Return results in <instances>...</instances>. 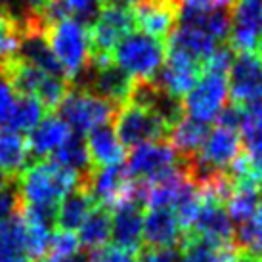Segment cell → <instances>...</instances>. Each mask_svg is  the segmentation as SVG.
I'll return each instance as SVG.
<instances>
[{"mask_svg": "<svg viewBox=\"0 0 262 262\" xmlns=\"http://www.w3.org/2000/svg\"><path fill=\"white\" fill-rule=\"evenodd\" d=\"M182 165V157L167 140L140 144L128 155L126 170L132 178L151 180Z\"/></svg>", "mask_w": 262, "mask_h": 262, "instance_id": "cell-11", "label": "cell"}, {"mask_svg": "<svg viewBox=\"0 0 262 262\" xmlns=\"http://www.w3.org/2000/svg\"><path fill=\"white\" fill-rule=\"evenodd\" d=\"M237 134L243 147V155L249 163L258 170H262V105L241 107Z\"/></svg>", "mask_w": 262, "mask_h": 262, "instance_id": "cell-20", "label": "cell"}, {"mask_svg": "<svg viewBox=\"0 0 262 262\" xmlns=\"http://www.w3.org/2000/svg\"><path fill=\"white\" fill-rule=\"evenodd\" d=\"M111 61L132 82H151L165 63V46L142 31H132L113 48Z\"/></svg>", "mask_w": 262, "mask_h": 262, "instance_id": "cell-3", "label": "cell"}, {"mask_svg": "<svg viewBox=\"0 0 262 262\" xmlns=\"http://www.w3.org/2000/svg\"><path fill=\"white\" fill-rule=\"evenodd\" d=\"M115 134L124 147H136L147 142L165 140L170 132V124L159 117L155 111L144 105L126 102L115 113Z\"/></svg>", "mask_w": 262, "mask_h": 262, "instance_id": "cell-6", "label": "cell"}, {"mask_svg": "<svg viewBox=\"0 0 262 262\" xmlns=\"http://www.w3.org/2000/svg\"><path fill=\"white\" fill-rule=\"evenodd\" d=\"M27 140L19 132L0 126V170H4L10 178H17L27 167Z\"/></svg>", "mask_w": 262, "mask_h": 262, "instance_id": "cell-24", "label": "cell"}, {"mask_svg": "<svg viewBox=\"0 0 262 262\" xmlns=\"http://www.w3.org/2000/svg\"><path fill=\"white\" fill-rule=\"evenodd\" d=\"M44 37L67 80H77L92 66V44L84 23L66 17L44 27Z\"/></svg>", "mask_w": 262, "mask_h": 262, "instance_id": "cell-2", "label": "cell"}, {"mask_svg": "<svg viewBox=\"0 0 262 262\" xmlns=\"http://www.w3.org/2000/svg\"><path fill=\"white\" fill-rule=\"evenodd\" d=\"M92 262H136V256L130 251H124L115 245H105L98 249L94 253H90Z\"/></svg>", "mask_w": 262, "mask_h": 262, "instance_id": "cell-35", "label": "cell"}, {"mask_svg": "<svg viewBox=\"0 0 262 262\" xmlns=\"http://www.w3.org/2000/svg\"><path fill=\"white\" fill-rule=\"evenodd\" d=\"M167 44L168 46L165 48V54L189 59L197 66H201V69H203L205 61L212 56V52L220 46V42H216L211 35H207L197 25L180 21V19L172 33L168 35Z\"/></svg>", "mask_w": 262, "mask_h": 262, "instance_id": "cell-13", "label": "cell"}, {"mask_svg": "<svg viewBox=\"0 0 262 262\" xmlns=\"http://www.w3.org/2000/svg\"><path fill=\"white\" fill-rule=\"evenodd\" d=\"M63 262H92V258H90V253H88V251H82V249H80L79 253H75L73 256L66 258Z\"/></svg>", "mask_w": 262, "mask_h": 262, "instance_id": "cell-38", "label": "cell"}, {"mask_svg": "<svg viewBox=\"0 0 262 262\" xmlns=\"http://www.w3.org/2000/svg\"><path fill=\"white\" fill-rule=\"evenodd\" d=\"M258 205H260V189L256 180H233L232 189L224 199V209L232 222H237L239 226L253 220Z\"/></svg>", "mask_w": 262, "mask_h": 262, "instance_id": "cell-21", "label": "cell"}, {"mask_svg": "<svg viewBox=\"0 0 262 262\" xmlns=\"http://www.w3.org/2000/svg\"><path fill=\"white\" fill-rule=\"evenodd\" d=\"M54 163L61 165L67 170H73L80 178L86 180L90 172H92V163H90V155L86 149V142L82 140V136L79 134H71L63 146L59 147L58 151L54 153Z\"/></svg>", "mask_w": 262, "mask_h": 262, "instance_id": "cell-27", "label": "cell"}, {"mask_svg": "<svg viewBox=\"0 0 262 262\" xmlns=\"http://www.w3.org/2000/svg\"><path fill=\"white\" fill-rule=\"evenodd\" d=\"M228 92L233 105H262V58L258 54H239L228 71Z\"/></svg>", "mask_w": 262, "mask_h": 262, "instance_id": "cell-10", "label": "cell"}, {"mask_svg": "<svg viewBox=\"0 0 262 262\" xmlns=\"http://www.w3.org/2000/svg\"><path fill=\"white\" fill-rule=\"evenodd\" d=\"M0 262H31L21 212L0 222Z\"/></svg>", "mask_w": 262, "mask_h": 262, "instance_id": "cell-26", "label": "cell"}, {"mask_svg": "<svg viewBox=\"0 0 262 262\" xmlns=\"http://www.w3.org/2000/svg\"><path fill=\"white\" fill-rule=\"evenodd\" d=\"M237 251V247L216 249L193 237H186L182 243L180 262H233Z\"/></svg>", "mask_w": 262, "mask_h": 262, "instance_id": "cell-29", "label": "cell"}, {"mask_svg": "<svg viewBox=\"0 0 262 262\" xmlns=\"http://www.w3.org/2000/svg\"><path fill=\"white\" fill-rule=\"evenodd\" d=\"M17 98V92L14 90L8 75L0 69V126L6 123L10 111L14 107V102Z\"/></svg>", "mask_w": 262, "mask_h": 262, "instance_id": "cell-34", "label": "cell"}, {"mask_svg": "<svg viewBox=\"0 0 262 262\" xmlns=\"http://www.w3.org/2000/svg\"><path fill=\"white\" fill-rule=\"evenodd\" d=\"M52 258L56 260L63 262L66 258L73 256L75 253L80 251V243L79 237L75 232H67V230H58L56 233H52V239H50V249Z\"/></svg>", "mask_w": 262, "mask_h": 262, "instance_id": "cell-30", "label": "cell"}, {"mask_svg": "<svg viewBox=\"0 0 262 262\" xmlns=\"http://www.w3.org/2000/svg\"><path fill=\"white\" fill-rule=\"evenodd\" d=\"M19 212H21V199L15 184H10L8 188L0 189V222L12 219Z\"/></svg>", "mask_w": 262, "mask_h": 262, "instance_id": "cell-33", "label": "cell"}, {"mask_svg": "<svg viewBox=\"0 0 262 262\" xmlns=\"http://www.w3.org/2000/svg\"><path fill=\"white\" fill-rule=\"evenodd\" d=\"M15 6H17V0H0V12H8V14H14Z\"/></svg>", "mask_w": 262, "mask_h": 262, "instance_id": "cell-39", "label": "cell"}, {"mask_svg": "<svg viewBox=\"0 0 262 262\" xmlns=\"http://www.w3.org/2000/svg\"><path fill=\"white\" fill-rule=\"evenodd\" d=\"M77 237H79L80 249L88 253L105 247L111 241V212L96 205L79 228Z\"/></svg>", "mask_w": 262, "mask_h": 262, "instance_id": "cell-25", "label": "cell"}, {"mask_svg": "<svg viewBox=\"0 0 262 262\" xmlns=\"http://www.w3.org/2000/svg\"><path fill=\"white\" fill-rule=\"evenodd\" d=\"M84 178L54 161H37L25 167L17 178L15 188L21 199V207L58 209L63 197L75 189L84 188Z\"/></svg>", "mask_w": 262, "mask_h": 262, "instance_id": "cell-1", "label": "cell"}, {"mask_svg": "<svg viewBox=\"0 0 262 262\" xmlns=\"http://www.w3.org/2000/svg\"><path fill=\"white\" fill-rule=\"evenodd\" d=\"M178 2L176 0H147L142 6L134 8V25L138 31L149 37L168 38L178 23Z\"/></svg>", "mask_w": 262, "mask_h": 262, "instance_id": "cell-14", "label": "cell"}, {"mask_svg": "<svg viewBox=\"0 0 262 262\" xmlns=\"http://www.w3.org/2000/svg\"><path fill=\"white\" fill-rule=\"evenodd\" d=\"M142 239L147 247H180L186 239V232L170 209L149 211L144 216Z\"/></svg>", "mask_w": 262, "mask_h": 262, "instance_id": "cell-17", "label": "cell"}, {"mask_svg": "<svg viewBox=\"0 0 262 262\" xmlns=\"http://www.w3.org/2000/svg\"><path fill=\"white\" fill-rule=\"evenodd\" d=\"M176 2L180 10H226L233 6L237 0H176Z\"/></svg>", "mask_w": 262, "mask_h": 262, "instance_id": "cell-36", "label": "cell"}, {"mask_svg": "<svg viewBox=\"0 0 262 262\" xmlns=\"http://www.w3.org/2000/svg\"><path fill=\"white\" fill-rule=\"evenodd\" d=\"M37 262H59V260H56V258H46V256H44V258H40V260H37Z\"/></svg>", "mask_w": 262, "mask_h": 262, "instance_id": "cell-42", "label": "cell"}, {"mask_svg": "<svg viewBox=\"0 0 262 262\" xmlns=\"http://www.w3.org/2000/svg\"><path fill=\"white\" fill-rule=\"evenodd\" d=\"M255 222L262 228V201L258 205V209H256V214H255Z\"/></svg>", "mask_w": 262, "mask_h": 262, "instance_id": "cell-41", "label": "cell"}, {"mask_svg": "<svg viewBox=\"0 0 262 262\" xmlns=\"http://www.w3.org/2000/svg\"><path fill=\"white\" fill-rule=\"evenodd\" d=\"M186 237H193L216 249L235 247V228L232 219L228 216L224 205L214 199H203V209Z\"/></svg>", "mask_w": 262, "mask_h": 262, "instance_id": "cell-12", "label": "cell"}, {"mask_svg": "<svg viewBox=\"0 0 262 262\" xmlns=\"http://www.w3.org/2000/svg\"><path fill=\"white\" fill-rule=\"evenodd\" d=\"M84 142H86L92 167L103 168L123 165L124 157H126V147L119 142L113 126L105 124V126L94 128L92 132H88V138Z\"/></svg>", "mask_w": 262, "mask_h": 262, "instance_id": "cell-19", "label": "cell"}, {"mask_svg": "<svg viewBox=\"0 0 262 262\" xmlns=\"http://www.w3.org/2000/svg\"><path fill=\"white\" fill-rule=\"evenodd\" d=\"M207 134H209L207 124L197 123V121L184 115L170 126V132H168L170 142L168 144L174 147L184 161H188L201 149Z\"/></svg>", "mask_w": 262, "mask_h": 262, "instance_id": "cell-23", "label": "cell"}, {"mask_svg": "<svg viewBox=\"0 0 262 262\" xmlns=\"http://www.w3.org/2000/svg\"><path fill=\"white\" fill-rule=\"evenodd\" d=\"M134 31V14L132 10L103 4L100 14L90 23V44L92 58H111V52L119 40Z\"/></svg>", "mask_w": 262, "mask_h": 262, "instance_id": "cell-8", "label": "cell"}, {"mask_svg": "<svg viewBox=\"0 0 262 262\" xmlns=\"http://www.w3.org/2000/svg\"><path fill=\"white\" fill-rule=\"evenodd\" d=\"M84 188L88 189L94 203L107 211H113L115 207L128 201H136V180L123 165L92 168Z\"/></svg>", "mask_w": 262, "mask_h": 262, "instance_id": "cell-7", "label": "cell"}, {"mask_svg": "<svg viewBox=\"0 0 262 262\" xmlns=\"http://www.w3.org/2000/svg\"><path fill=\"white\" fill-rule=\"evenodd\" d=\"M67 10V15L77 21L90 25L103 8V0H61Z\"/></svg>", "mask_w": 262, "mask_h": 262, "instance_id": "cell-31", "label": "cell"}, {"mask_svg": "<svg viewBox=\"0 0 262 262\" xmlns=\"http://www.w3.org/2000/svg\"><path fill=\"white\" fill-rule=\"evenodd\" d=\"M165 56L167 59L157 77L153 79V82L167 96L174 98V100H182L199 79L201 66H197L189 59L178 58V56H168V54Z\"/></svg>", "mask_w": 262, "mask_h": 262, "instance_id": "cell-15", "label": "cell"}, {"mask_svg": "<svg viewBox=\"0 0 262 262\" xmlns=\"http://www.w3.org/2000/svg\"><path fill=\"white\" fill-rule=\"evenodd\" d=\"M230 48L239 54L262 50V0H237L230 15Z\"/></svg>", "mask_w": 262, "mask_h": 262, "instance_id": "cell-9", "label": "cell"}, {"mask_svg": "<svg viewBox=\"0 0 262 262\" xmlns=\"http://www.w3.org/2000/svg\"><path fill=\"white\" fill-rule=\"evenodd\" d=\"M256 184H258V189H260V193H262V170H260V174H258V180H256Z\"/></svg>", "mask_w": 262, "mask_h": 262, "instance_id": "cell-43", "label": "cell"}, {"mask_svg": "<svg viewBox=\"0 0 262 262\" xmlns=\"http://www.w3.org/2000/svg\"><path fill=\"white\" fill-rule=\"evenodd\" d=\"M147 0H103V4H110V6H119L124 10H134V8L142 6Z\"/></svg>", "mask_w": 262, "mask_h": 262, "instance_id": "cell-37", "label": "cell"}, {"mask_svg": "<svg viewBox=\"0 0 262 262\" xmlns=\"http://www.w3.org/2000/svg\"><path fill=\"white\" fill-rule=\"evenodd\" d=\"M10 180H12V178H10V176H8L6 172H4V170H0V189L8 188V186L12 184Z\"/></svg>", "mask_w": 262, "mask_h": 262, "instance_id": "cell-40", "label": "cell"}, {"mask_svg": "<svg viewBox=\"0 0 262 262\" xmlns=\"http://www.w3.org/2000/svg\"><path fill=\"white\" fill-rule=\"evenodd\" d=\"M117 110V105L105 102L100 96L75 86L69 88L63 102L59 103L58 113L75 134L82 136L84 132H92L94 128L110 124L115 119Z\"/></svg>", "mask_w": 262, "mask_h": 262, "instance_id": "cell-4", "label": "cell"}, {"mask_svg": "<svg viewBox=\"0 0 262 262\" xmlns=\"http://www.w3.org/2000/svg\"><path fill=\"white\" fill-rule=\"evenodd\" d=\"M94 207V199L90 197L86 188L75 189L59 201L58 209H56V226L59 230L75 232L82 226V222L86 220Z\"/></svg>", "mask_w": 262, "mask_h": 262, "instance_id": "cell-22", "label": "cell"}, {"mask_svg": "<svg viewBox=\"0 0 262 262\" xmlns=\"http://www.w3.org/2000/svg\"><path fill=\"white\" fill-rule=\"evenodd\" d=\"M180 247H146L136 256V262H180Z\"/></svg>", "mask_w": 262, "mask_h": 262, "instance_id": "cell-32", "label": "cell"}, {"mask_svg": "<svg viewBox=\"0 0 262 262\" xmlns=\"http://www.w3.org/2000/svg\"><path fill=\"white\" fill-rule=\"evenodd\" d=\"M44 105L38 102L35 96H17L14 102V107L8 115L6 123L2 126H8L15 132H31L44 119Z\"/></svg>", "mask_w": 262, "mask_h": 262, "instance_id": "cell-28", "label": "cell"}, {"mask_svg": "<svg viewBox=\"0 0 262 262\" xmlns=\"http://www.w3.org/2000/svg\"><path fill=\"white\" fill-rule=\"evenodd\" d=\"M228 98V75L203 69L193 88L184 96L182 111L197 123L209 124L226 110Z\"/></svg>", "mask_w": 262, "mask_h": 262, "instance_id": "cell-5", "label": "cell"}, {"mask_svg": "<svg viewBox=\"0 0 262 262\" xmlns=\"http://www.w3.org/2000/svg\"><path fill=\"white\" fill-rule=\"evenodd\" d=\"M73 130L67 126V123L59 115H48L29 132L27 149L29 155L42 159L48 155H54L59 147L66 144Z\"/></svg>", "mask_w": 262, "mask_h": 262, "instance_id": "cell-18", "label": "cell"}, {"mask_svg": "<svg viewBox=\"0 0 262 262\" xmlns=\"http://www.w3.org/2000/svg\"><path fill=\"white\" fill-rule=\"evenodd\" d=\"M111 212V239L115 247L136 253L142 245L144 212L136 201H128L115 207Z\"/></svg>", "mask_w": 262, "mask_h": 262, "instance_id": "cell-16", "label": "cell"}]
</instances>
